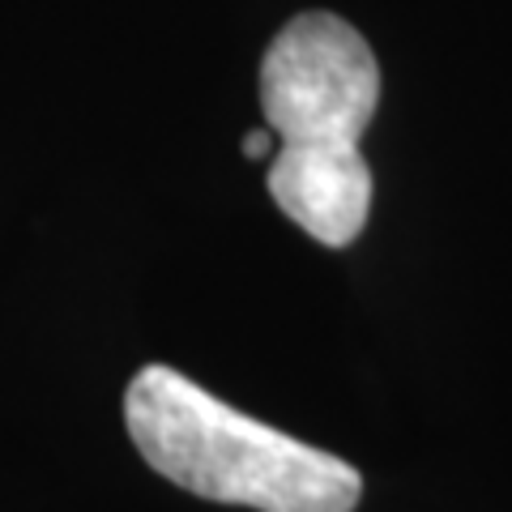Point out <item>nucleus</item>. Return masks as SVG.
Returning <instances> with one entry per match:
<instances>
[{"instance_id":"f03ea898","label":"nucleus","mask_w":512,"mask_h":512,"mask_svg":"<svg viewBox=\"0 0 512 512\" xmlns=\"http://www.w3.org/2000/svg\"><path fill=\"white\" fill-rule=\"evenodd\" d=\"M124 423L146 466L201 500L256 512H355L363 500L350 461L248 419L163 363L133 376Z\"/></svg>"},{"instance_id":"7ed1b4c3","label":"nucleus","mask_w":512,"mask_h":512,"mask_svg":"<svg viewBox=\"0 0 512 512\" xmlns=\"http://www.w3.org/2000/svg\"><path fill=\"white\" fill-rule=\"evenodd\" d=\"M274 150H278V141H274L269 128H256V133L244 137V154L248 158H274Z\"/></svg>"},{"instance_id":"f257e3e1","label":"nucleus","mask_w":512,"mask_h":512,"mask_svg":"<svg viewBox=\"0 0 512 512\" xmlns=\"http://www.w3.org/2000/svg\"><path fill=\"white\" fill-rule=\"evenodd\" d=\"M376 103L372 47L333 13H299L261 60V111L278 141L269 197L325 248H350L372 214V167L359 137Z\"/></svg>"}]
</instances>
